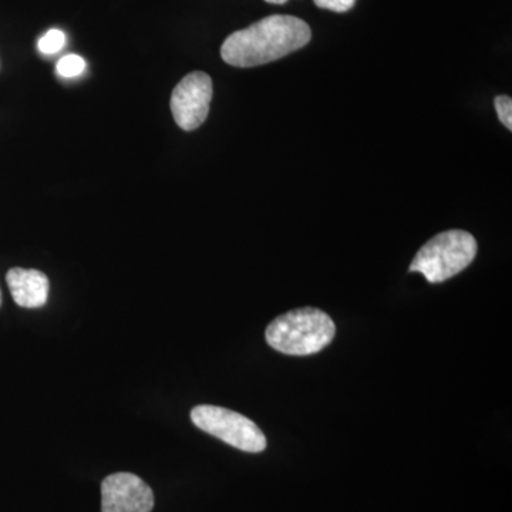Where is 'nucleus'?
Returning <instances> with one entry per match:
<instances>
[{
	"instance_id": "obj_1",
	"label": "nucleus",
	"mask_w": 512,
	"mask_h": 512,
	"mask_svg": "<svg viewBox=\"0 0 512 512\" xmlns=\"http://www.w3.org/2000/svg\"><path fill=\"white\" fill-rule=\"evenodd\" d=\"M308 23L289 15H272L225 39L221 57L234 67H256L291 55L311 42Z\"/></svg>"
},
{
	"instance_id": "obj_2",
	"label": "nucleus",
	"mask_w": 512,
	"mask_h": 512,
	"mask_svg": "<svg viewBox=\"0 0 512 512\" xmlns=\"http://www.w3.org/2000/svg\"><path fill=\"white\" fill-rule=\"evenodd\" d=\"M336 326L328 313L316 308H299L272 320L265 338L276 352L289 356L315 355L330 345Z\"/></svg>"
},
{
	"instance_id": "obj_3",
	"label": "nucleus",
	"mask_w": 512,
	"mask_h": 512,
	"mask_svg": "<svg viewBox=\"0 0 512 512\" xmlns=\"http://www.w3.org/2000/svg\"><path fill=\"white\" fill-rule=\"evenodd\" d=\"M477 255V241L470 232L450 229L421 247L410 265L430 284H441L467 268Z\"/></svg>"
},
{
	"instance_id": "obj_4",
	"label": "nucleus",
	"mask_w": 512,
	"mask_h": 512,
	"mask_svg": "<svg viewBox=\"0 0 512 512\" xmlns=\"http://www.w3.org/2000/svg\"><path fill=\"white\" fill-rule=\"evenodd\" d=\"M191 420L198 429L238 450L261 453L266 448L264 433L254 421L224 407L208 404L194 407L191 410Z\"/></svg>"
},
{
	"instance_id": "obj_5",
	"label": "nucleus",
	"mask_w": 512,
	"mask_h": 512,
	"mask_svg": "<svg viewBox=\"0 0 512 512\" xmlns=\"http://www.w3.org/2000/svg\"><path fill=\"white\" fill-rule=\"evenodd\" d=\"M212 79L204 72L187 74L171 94V113L178 127L192 131L201 127L210 113Z\"/></svg>"
},
{
	"instance_id": "obj_6",
	"label": "nucleus",
	"mask_w": 512,
	"mask_h": 512,
	"mask_svg": "<svg viewBox=\"0 0 512 512\" xmlns=\"http://www.w3.org/2000/svg\"><path fill=\"white\" fill-rule=\"evenodd\" d=\"M153 508V490L136 474H111L101 483V512H151Z\"/></svg>"
},
{
	"instance_id": "obj_7",
	"label": "nucleus",
	"mask_w": 512,
	"mask_h": 512,
	"mask_svg": "<svg viewBox=\"0 0 512 512\" xmlns=\"http://www.w3.org/2000/svg\"><path fill=\"white\" fill-rule=\"evenodd\" d=\"M13 301L20 308L36 309L45 305L49 299V278L37 269H10L6 275Z\"/></svg>"
},
{
	"instance_id": "obj_8",
	"label": "nucleus",
	"mask_w": 512,
	"mask_h": 512,
	"mask_svg": "<svg viewBox=\"0 0 512 512\" xmlns=\"http://www.w3.org/2000/svg\"><path fill=\"white\" fill-rule=\"evenodd\" d=\"M84 70H86V62L79 55L64 56L57 63V73L64 79H73V77L80 76Z\"/></svg>"
},
{
	"instance_id": "obj_9",
	"label": "nucleus",
	"mask_w": 512,
	"mask_h": 512,
	"mask_svg": "<svg viewBox=\"0 0 512 512\" xmlns=\"http://www.w3.org/2000/svg\"><path fill=\"white\" fill-rule=\"evenodd\" d=\"M64 45H66V36L59 29L49 30L45 36L40 37L39 43H37L43 55H55L63 49Z\"/></svg>"
},
{
	"instance_id": "obj_10",
	"label": "nucleus",
	"mask_w": 512,
	"mask_h": 512,
	"mask_svg": "<svg viewBox=\"0 0 512 512\" xmlns=\"http://www.w3.org/2000/svg\"><path fill=\"white\" fill-rule=\"evenodd\" d=\"M495 110L498 113V119L508 130H512V100L508 96H498L494 100Z\"/></svg>"
},
{
	"instance_id": "obj_11",
	"label": "nucleus",
	"mask_w": 512,
	"mask_h": 512,
	"mask_svg": "<svg viewBox=\"0 0 512 512\" xmlns=\"http://www.w3.org/2000/svg\"><path fill=\"white\" fill-rule=\"evenodd\" d=\"M320 9L332 10L336 13L349 12L356 5V0H313Z\"/></svg>"
},
{
	"instance_id": "obj_12",
	"label": "nucleus",
	"mask_w": 512,
	"mask_h": 512,
	"mask_svg": "<svg viewBox=\"0 0 512 512\" xmlns=\"http://www.w3.org/2000/svg\"><path fill=\"white\" fill-rule=\"evenodd\" d=\"M266 3H272V5H285L288 0H265Z\"/></svg>"
},
{
	"instance_id": "obj_13",
	"label": "nucleus",
	"mask_w": 512,
	"mask_h": 512,
	"mask_svg": "<svg viewBox=\"0 0 512 512\" xmlns=\"http://www.w3.org/2000/svg\"><path fill=\"white\" fill-rule=\"evenodd\" d=\"M0 305H2V292H0Z\"/></svg>"
}]
</instances>
